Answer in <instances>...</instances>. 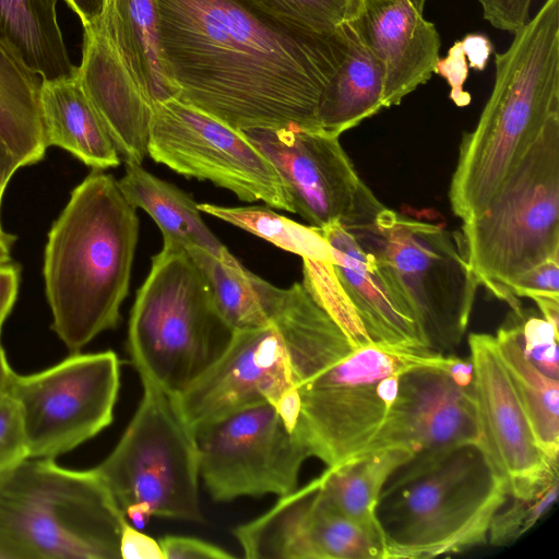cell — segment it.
<instances>
[{
    "label": "cell",
    "instance_id": "6da1fadb",
    "mask_svg": "<svg viewBox=\"0 0 559 559\" xmlns=\"http://www.w3.org/2000/svg\"><path fill=\"white\" fill-rule=\"evenodd\" d=\"M158 38L177 99L237 130L320 129L318 108L347 52L343 24L316 33L237 0H156Z\"/></svg>",
    "mask_w": 559,
    "mask_h": 559
},
{
    "label": "cell",
    "instance_id": "7a4b0ae2",
    "mask_svg": "<svg viewBox=\"0 0 559 559\" xmlns=\"http://www.w3.org/2000/svg\"><path fill=\"white\" fill-rule=\"evenodd\" d=\"M265 297L269 322L287 350L298 397L293 432L309 457L328 468L365 451L404 372L450 360L426 347L355 344L302 282L288 288L270 284Z\"/></svg>",
    "mask_w": 559,
    "mask_h": 559
},
{
    "label": "cell",
    "instance_id": "3957f363",
    "mask_svg": "<svg viewBox=\"0 0 559 559\" xmlns=\"http://www.w3.org/2000/svg\"><path fill=\"white\" fill-rule=\"evenodd\" d=\"M139 236L136 209L117 180L93 169L53 222L44 252L51 329L73 353L117 326Z\"/></svg>",
    "mask_w": 559,
    "mask_h": 559
},
{
    "label": "cell",
    "instance_id": "277c9868",
    "mask_svg": "<svg viewBox=\"0 0 559 559\" xmlns=\"http://www.w3.org/2000/svg\"><path fill=\"white\" fill-rule=\"evenodd\" d=\"M495 83L479 120L463 135L449 189L455 216L481 215L545 127L559 118V0H546L495 53Z\"/></svg>",
    "mask_w": 559,
    "mask_h": 559
},
{
    "label": "cell",
    "instance_id": "5b68a950",
    "mask_svg": "<svg viewBox=\"0 0 559 559\" xmlns=\"http://www.w3.org/2000/svg\"><path fill=\"white\" fill-rule=\"evenodd\" d=\"M508 497L506 475L480 444L412 456L386 480L376 509L386 559L433 558L486 543Z\"/></svg>",
    "mask_w": 559,
    "mask_h": 559
},
{
    "label": "cell",
    "instance_id": "8992f818",
    "mask_svg": "<svg viewBox=\"0 0 559 559\" xmlns=\"http://www.w3.org/2000/svg\"><path fill=\"white\" fill-rule=\"evenodd\" d=\"M126 522L95 468L26 459L0 474V547L9 559H117Z\"/></svg>",
    "mask_w": 559,
    "mask_h": 559
},
{
    "label": "cell",
    "instance_id": "52a82bcc",
    "mask_svg": "<svg viewBox=\"0 0 559 559\" xmlns=\"http://www.w3.org/2000/svg\"><path fill=\"white\" fill-rule=\"evenodd\" d=\"M234 332L186 248L163 238L129 320L128 353L141 381L179 395L221 357Z\"/></svg>",
    "mask_w": 559,
    "mask_h": 559
},
{
    "label": "cell",
    "instance_id": "ba28073f",
    "mask_svg": "<svg viewBox=\"0 0 559 559\" xmlns=\"http://www.w3.org/2000/svg\"><path fill=\"white\" fill-rule=\"evenodd\" d=\"M454 236L479 286L522 314L510 285L559 255V118L545 127L486 211Z\"/></svg>",
    "mask_w": 559,
    "mask_h": 559
},
{
    "label": "cell",
    "instance_id": "9c48e42d",
    "mask_svg": "<svg viewBox=\"0 0 559 559\" xmlns=\"http://www.w3.org/2000/svg\"><path fill=\"white\" fill-rule=\"evenodd\" d=\"M374 258L385 283L416 323L429 349L456 347L468 324L479 283L454 234L443 225L384 209L352 233Z\"/></svg>",
    "mask_w": 559,
    "mask_h": 559
},
{
    "label": "cell",
    "instance_id": "30bf717a",
    "mask_svg": "<svg viewBox=\"0 0 559 559\" xmlns=\"http://www.w3.org/2000/svg\"><path fill=\"white\" fill-rule=\"evenodd\" d=\"M127 429L96 467L135 527L158 516L201 522L199 453L175 396L148 382Z\"/></svg>",
    "mask_w": 559,
    "mask_h": 559
},
{
    "label": "cell",
    "instance_id": "8fae6325",
    "mask_svg": "<svg viewBox=\"0 0 559 559\" xmlns=\"http://www.w3.org/2000/svg\"><path fill=\"white\" fill-rule=\"evenodd\" d=\"M119 386L111 350L76 352L43 371L13 373L8 393L20 408L28 459L53 460L98 435L114 419Z\"/></svg>",
    "mask_w": 559,
    "mask_h": 559
},
{
    "label": "cell",
    "instance_id": "7c38bea8",
    "mask_svg": "<svg viewBox=\"0 0 559 559\" xmlns=\"http://www.w3.org/2000/svg\"><path fill=\"white\" fill-rule=\"evenodd\" d=\"M147 155L242 201L294 213L276 169L240 130L175 97L153 105Z\"/></svg>",
    "mask_w": 559,
    "mask_h": 559
},
{
    "label": "cell",
    "instance_id": "4fadbf2b",
    "mask_svg": "<svg viewBox=\"0 0 559 559\" xmlns=\"http://www.w3.org/2000/svg\"><path fill=\"white\" fill-rule=\"evenodd\" d=\"M200 478L217 502L286 496L298 488L308 452L278 409L255 404L193 428Z\"/></svg>",
    "mask_w": 559,
    "mask_h": 559
},
{
    "label": "cell",
    "instance_id": "5bb4252c",
    "mask_svg": "<svg viewBox=\"0 0 559 559\" xmlns=\"http://www.w3.org/2000/svg\"><path fill=\"white\" fill-rule=\"evenodd\" d=\"M241 132L274 166L294 213L310 226L336 223L353 233L372 225L385 209L358 175L340 135L298 127Z\"/></svg>",
    "mask_w": 559,
    "mask_h": 559
},
{
    "label": "cell",
    "instance_id": "9a60e30c",
    "mask_svg": "<svg viewBox=\"0 0 559 559\" xmlns=\"http://www.w3.org/2000/svg\"><path fill=\"white\" fill-rule=\"evenodd\" d=\"M175 399L192 429L270 403L294 431L299 406L287 350L271 324L235 331L221 357Z\"/></svg>",
    "mask_w": 559,
    "mask_h": 559
},
{
    "label": "cell",
    "instance_id": "2e32d148",
    "mask_svg": "<svg viewBox=\"0 0 559 559\" xmlns=\"http://www.w3.org/2000/svg\"><path fill=\"white\" fill-rule=\"evenodd\" d=\"M234 535L249 559H386L380 526L335 510L317 478L280 497L265 513L237 526Z\"/></svg>",
    "mask_w": 559,
    "mask_h": 559
},
{
    "label": "cell",
    "instance_id": "e0dca14e",
    "mask_svg": "<svg viewBox=\"0 0 559 559\" xmlns=\"http://www.w3.org/2000/svg\"><path fill=\"white\" fill-rule=\"evenodd\" d=\"M451 359L445 366L414 368L401 376L395 400L362 453L401 448L416 455L466 443L485 448L474 384L452 376Z\"/></svg>",
    "mask_w": 559,
    "mask_h": 559
},
{
    "label": "cell",
    "instance_id": "ac0fdd59",
    "mask_svg": "<svg viewBox=\"0 0 559 559\" xmlns=\"http://www.w3.org/2000/svg\"><path fill=\"white\" fill-rule=\"evenodd\" d=\"M468 346L485 449L506 475L510 496H528L559 476L558 463L550 462L536 443L495 336L472 333Z\"/></svg>",
    "mask_w": 559,
    "mask_h": 559
},
{
    "label": "cell",
    "instance_id": "d6986e66",
    "mask_svg": "<svg viewBox=\"0 0 559 559\" xmlns=\"http://www.w3.org/2000/svg\"><path fill=\"white\" fill-rule=\"evenodd\" d=\"M75 78L124 162L141 164L147 155L153 103L104 15L84 28Z\"/></svg>",
    "mask_w": 559,
    "mask_h": 559
},
{
    "label": "cell",
    "instance_id": "ffe728a7",
    "mask_svg": "<svg viewBox=\"0 0 559 559\" xmlns=\"http://www.w3.org/2000/svg\"><path fill=\"white\" fill-rule=\"evenodd\" d=\"M349 20L381 64L384 108L429 81L441 40L412 0H356Z\"/></svg>",
    "mask_w": 559,
    "mask_h": 559
},
{
    "label": "cell",
    "instance_id": "44dd1931",
    "mask_svg": "<svg viewBox=\"0 0 559 559\" xmlns=\"http://www.w3.org/2000/svg\"><path fill=\"white\" fill-rule=\"evenodd\" d=\"M317 229L331 246L338 282L371 338L394 345L426 347L415 321L392 294L373 255L340 224Z\"/></svg>",
    "mask_w": 559,
    "mask_h": 559
},
{
    "label": "cell",
    "instance_id": "7402d4cb",
    "mask_svg": "<svg viewBox=\"0 0 559 559\" xmlns=\"http://www.w3.org/2000/svg\"><path fill=\"white\" fill-rule=\"evenodd\" d=\"M40 110L47 147L66 150L93 169L120 164L112 139L76 78L41 82Z\"/></svg>",
    "mask_w": 559,
    "mask_h": 559
},
{
    "label": "cell",
    "instance_id": "603a6c76",
    "mask_svg": "<svg viewBox=\"0 0 559 559\" xmlns=\"http://www.w3.org/2000/svg\"><path fill=\"white\" fill-rule=\"evenodd\" d=\"M346 56L326 85L318 108V124L341 135L384 108L383 72L350 20L343 23Z\"/></svg>",
    "mask_w": 559,
    "mask_h": 559
},
{
    "label": "cell",
    "instance_id": "cb8c5ba5",
    "mask_svg": "<svg viewBox=\"0 0 559 559\" xmlns=\"http://www.w3.org/2000/svg\"><path fill=\"white\" fill-rule=\"evenodd\" d=\"M58 0H0V40L41 82L74 79L57 20Z\"/></svg>",
    "mask_w": 559,
    "mask_h": 559
},
{
    "label": "cell",
    "instance_id": "d4e9b609",
    "mask_svg": "<svg viewBox=\"0 0 559 559\" xmlns=\"http://www.w3.org/2000/svg\"><path fill=\"white\" fill-rule=\"evenodd\" d=\"M117 182L124 198L154 219L163 238L185 248H201L224 261L233 257L204 223L198 203L176 186L133 162H126Z\"/></svg>",
    "mask_w": 559,
    "mask_h": 559
},
{
    "label": "cell",
    "instance_id": "484cf974",
    "mask_svg": "<svg viewBox=\"0 0 559 559\" xmlns=\"http://www.w3.org/2000/svg\"><path fill=\"white\" fill-rule=\"evenodd\" d=\"M41 80L0 40V139L28 166L46 154L40 110Z\"/></svg>",
    "mask_w": 559,
    "mask_h": 559
},
{
    "label": "cell",
    "instance_id": "4316f807",
    "mask_svg": "<svg viewBox=\"0 0 559 559\" xmlns=\"http://www.w3.org/2000/svg\"><path fill=\"white\" fill-rule=\"evenodd\" d=\"M495 336L500 358L544 455L558 463L559 379L540 371L523 353L516 316Z\"/></svg>",
    "mask_w": 559,
    "mask_h": 559
},
{
    "label": "cell",
    "instance_id": "83f0119b",
    "mask_svg": "<svg viewBox=\"0 0 559 559\" xmlns=\"http://www.w3.org/2000/svg\"><path fill=\"white\" fill-rule=\"evenodd\" d=\"M414 454L401 448H382L356 455L317 477L324 499L345 516L379 525L376 509L386 480Z\"/></svg>",
    "mask_w": 559,
    "mask_h": 559
},
{
    "label": "cell",
    "instance_id": "f1b7e54d",
    "mask_svg": "<svg viewBox=\"0 0 559 559\" xmlns=\"http://www.w3.org/2000/svg\"><path fill=\"white\" fill-rule=\"evenodd\" d=\"M104 17L153 105L176 97L162 59L156 0H108Z\"/></svg>",
    "mask_w": 559,
    "mask_h": 559
},
{
    "label": "cell",
    "instance_id": "f546056e",
    "mask_svg": "<svg viewBox=\"0 0 559 559\" xmlns=\"http://www.w3.org/2000/svg\"><path fill=\"white\" fill-rule=\"evenodd\" d=\"M186 250L202 271L217 311L234 331L270 325L262 299L263 278L234 255L224 261L201 248Z\"/></svg>",
    "mask_w": 559,
    "mask_h": 559
},
{
    "label": "cell",
    "instance_id": "4dcf8cb0",
    "mask_svg": "<svg viewBox=\"0 0 559 559\" xmlns=\"http://www.w3.org/2000/svg\"><path fill=\"white\" fill-rule=\"evenodd\" d=\"M198 209L302 259L335 264L331 246L316 227L292 221L267 206L230 207L198 203Z\"/></svg>",
    "mask_w": 559,
    "mask_h": 559
},
{
    "label": "cell",
    "instance_id": "1f68e13d",
    "mask_svg": "<svg viewBox=\"0 0 559 559\" xmlns=\"http://www.w3.org/2000/svg\"><path fill=\"white\" fill-rule=\"evenodd\" d=\"M280 24L316 33H334L355 12L356 0H237Z\"/></svg>",
    "mask_w": 559,
    "mask_h": 559
},
{
    "label": "cell",
    "instance_id": "d6a6232c",
    "mask_svg": "<svg viewBox=\"0 0 559 559\" xmlns=\"http://www.w3.org/2000/svg\"><path fill=\"white\" fill-rule=\"evenodd\" d=\"M302 283L357 345L373 342L329 262L302 259Z\"/></svg>",
    "mask_w": 559,
    "mask_h": 559
},
{
    "label": "cell",
    "instance_id": "836d02e7",
    "mask_svg": "<svg viewBox=\"0 0 559 559\" xmlns=\"http://www.w3.org/2000/svg\"><path fill=\"white\" fill-rule=\"evenodd\" d=\"M559 476L551 478L535 492L512 497V502L495 514L491 520L487 542L495 546H506L518 540L530 531L556 502Z\"/></svg>",
    "mask_w": 559,
    "mask_h": 559
},
{
    "label": "cell",
    "instance_id": "e575fe53",
    "mask_svg": "<svg viewBox=\"0 0 559 559\" xmlns=\"http://www.w3.org/2000/svg\"><path fill=\"white\" fill-rule=\"evenodd\" d=\"M515 316L525 356L545 374L559 379V332L544 318Z\"/></svg>",
    "mask_w": 559,
    "mask_h": 559
},
{
    "label": "cell",
    "instance_id": "d590c367",
    "mask_svg": "<svg viewBox=\"0 0 559 559\" xmlns=\"http://www.w3.org/2000/svg\"><path fill=\"white\" fill-rule=\"evenodd\" d=\"M28 459L20 408L13 397L0 396V474Z\"/></svg>",
    "mask_w": 559,
    "mask_h": 559
},
{
    "label": "cell",
    "instance_id": "8d00e7d4",
    "mask_svg": "<svg viewBox=\"0 0 559 559\" xmlns=\"http://www.w3.org/2000/svg\"><path fill=\"white\" fill-rule=\"evenodd\" d=\"M510 292L515 297L559 299V255L550 257L519 276Z\"/></svg>",
    "mask_w": 559,
    "mask_h": 559
},
{
    "label": "cell",
    "instance_id": "74e56055",
    "mask_svg": "<svg viewBox=\"0 0 559 559\" xmlns=\"http://www.w3.org/2000/svg\"><path fill=\"white\" fill-rule=\"evenodd\" d=\"M533 0H479L483 16L495 28L512 34L528 23Z\"/></svg>",
    "mask_w": 559,
    "mask_h": 559
},
{
    "label": "cell",
    "instance_id": "f35d334b",
    "mask_svg": "<svg viewBox=\"0 0 559 559\" xmlns=\"http://www.w3.org/2000/svg\"><path fill=\"white\" fill-rule=\"evenodd\" d=\"M158 543L163 559H228L235 557L227 550L195 537L167 535Z\"/></svg>",
    "mask_w": 559,
    "mask_h": 559
},
{
    "label": "cell",
    "instance_id": "ab89813d",
    "mask_svg": "<svg viewBox=\"0 0 559 559\" xmlns=\"http://www.w3.org/2000/svg\"><path fill=\"white\" fill-rule=\"evenodd\" d=\"M433 72L448 81L451 87L450 97L457 106H466L469 103V94L463 90L468 73V63L461 40L449 49L445 58L438 59Z\"/></svg>",
    "mask_w": 559,
    "mask_h": 559
},
{
    "label": "cell",
    "instance_id": "60d3db41",
    "mask_svg": "<svg viewBox=\"0 0 559 559\" xmlns=\"http://www.w3.org/2000/svg\"><path fill=\"white\" fill-rule=\"evenodd\" d=\"M120 558L123 559H163L158 540L140 532L128 522L120 536Z\"/></svg>",
    "mask_w": 559,
    "mask_h": 559
},
{
    "label": "cell",
    "instance_id": "b9f144b4",
    "mask_svg": "<svg viewBox=\"0 0 559 559\" xmlns=\"http://www.w3.org/2000/svg\"><path fill=\"white\" fill-rule=\"evenodd\" d=\"M20 280V266L12 262L0 263V335L3 323L16 301Z\"/></svg>",
    "mask_w": 559,
    "mask_h": 559
},
{
    "label": "cell",
    "instance_id": "7bdbcfd3",
    "mask_svg": "<svg viewBox=\"0 0 559 559\" xmlns=\"http://www.w3.org/2000/svg\"><path fill=\"white\" fill-rule=\"evenodd\" d=\"M461 44L468 67L478 71L484 70L492 51L489 38L480 34H468L461 40Z\"/></svg>",
    "mask_w": 559,
    "mask_h": 559
},
{
    "label": "cell",
    "instance_id": "ee69618b",
    "mask_svg": "<svg viewBox=\"0 0 559 559\" xmlns=\"http://www.w3.org/2000/svg\"><path fill=\"white\" fill-rule=\"evenodd\" d=\"M22 166L21 162L11 152L7 144L0 139V237L9 238L14 235L7 233L1 224V204L4 190L14 175Z\"/></svg>",
    "mask_w": 559,
    "mask_h": 559
},
{
    "label": "cell",
    "instance_id": "f6af8a7d",
    "mask_svg": "<svg viewBox=\"0 0 559 559\" xmlns=\"http://www.w3.org/2000/svg\"><path fill=\"white\" fill-rule=\"evenodd\" d=\"M80 17L83 28L96 24L104 15L108 0H64Z\"/></svg>",
    "mask_w": 559,
    "mask_h": 559
},
{
    "label": "cell",
    "instance_id": "bcb514c9",
    "mask_svg": "<svg viewBox=\"0 0 559 559\" xmlns=\"http://www.w3.org/2000/svg\"><path fill=\"white\" fill-rule=\"evenodd\" d=\"M542 311L543 318L558 332L559 299L551 297H537L533 299Z\"/></svg>",
    "mask_w": 559,
    "mask_h": 559
},
{
    "label": "cell",
    "instance_id": "7dc6e473",
    "mask_svg": "<svg viewBox=\"0 0 559 559\" xmlns=\"http://www.w3.org/2000/svg\"><path fill=\"white\" fill-rule=\"evenodd\" d=\"M13 371L8 362L3 346L1 344L0 335V396L8 393Z\"/></svg>",
    "mask_w": 559,
    "mask_h": 559
},
{
    "label": "cell",
    "instance_id": "c3c4849f",
    "mask_svg": "<svg viewBox=\"0 0 559 559\" xmlns=\"http://www.w3.org/2000/svg\"><path fill=\"white\" fill-rule=\"evenodd\" d=\"M15 240V236L9 238L0 237V263L11 262V252Z\"/></svg>",
    "mask_w": 559,
    "mask_h": 559
},
{
    "label": "cell",
    "instance_id": "681fc988",
    "mask_svg": "<svg viewBox=\"0 0 559 559\" xmlns=\"http://www.w3.org/2000/svg\"><path fill=\"white\" fill-rule=\"evenodd\" d=\"M412 2L418 11L423 12L424 5L421 4L420 0H412Z\"/></svg>",
    "mask_w": 559,
    "mask_h": 559
},
{
    "label": "cell",
    "instance_id": "f907efd6",
    "mask_svg": "<svg viewBox=\"0 0 559 559\" xmlns=\"http://www.w3.org/2000/svg\"><path fill=\"white\" fill-rule=\"evenodd\" d=\"M0 559H9L7 554L3 551V549L0 547Z\"/></svg>",
    "mask_w": 559,
    "mask_h": 559
},
{
    "label": "cell",
    "instance_id": "816d5d0a",
    "mask_svg": "<svg viewBox=\"0 0 559 559\" xmlns=\"http://www.w3.org/2000/svg\"><path fill=\"white\" fill-rule=\"evenodd\" d=\"M420 2H421V4L424 5V4H425V2H426V0H420Z\"/></svg>",
    "mask_w": 559,
    "mask_h": 559
}]
</instances>
